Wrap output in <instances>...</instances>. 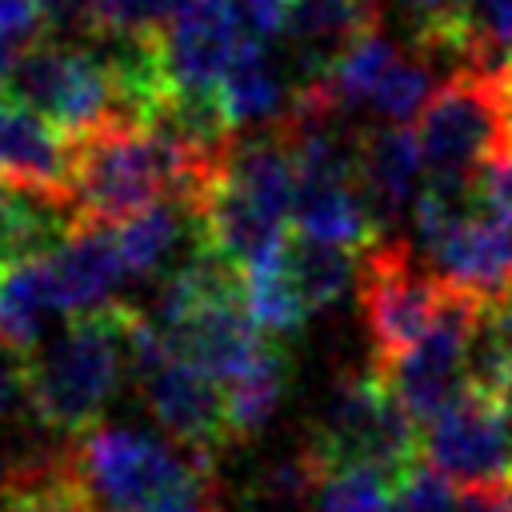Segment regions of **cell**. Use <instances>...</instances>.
<instances>
[{"instance_id": "6da1fadb", "label": "cell", "mask_w": 512, "mask_h": 512, "mask_svg": "<svg viewBox=\"0 0 512 512\" xmlns=\"http://www.w3.org/2000/svg\"><path fill=\"white\" fill-rule=\"evenodd\" d=\"M140 308L104 304L96 312H80L64 332L36 344L24 356L28 372V408L52 432L84 436L96 428V416L108 408L112 392L132 364Z\"/></svg>"}, {"instance_id": "7a4b0ae2", "label": "cell", "mask_w": 512, "mask_h": 512, "mask_svg": "<svg viewBox=\"0 0 512 512\" xmlns=\"http://www.w3.org/2000/svg\"><path fill=\"white\" fill-rule=\"evenodd\" d=\"M4 92L16 96L24 108L40 112L68 140L108 124L144 128V116L132 104L112 56L96 52V44H76L60 36L32 40L8 68Z\"/></svg>"}, {"instance_id": "3957f363", "label": "cell", "mask_w": 512, "mask_h": 512, "mask_svg": "<svg viewBox=\"0 0 512 512\" xmlns=\"http://www.w3.org/2000/svg\"><path fill=\"white\" fill-rule=\"evenodd\" d=\"M500 64L456 68L432 92L428 108L416 120L428 180L480 184V172L512 148V112Z\"/></svg>"}, {"instance_id": "277c9868", "label": "cell", "mask_w": 512, "mask_h": 512, "mask_svg": "<svg viewBox=\"0 0 512 512\" xmlns=\"http://www.w3.org/2000/svg\"><path fill=\"white\" fill-rule=\"evenodd\" d=\"M304 452L316 468H372L396 480L420 460V424L400 408L388 384L368 372L340 384Z\"/></svg>"}, {"instance_id": "5b68a950", "label": "cell", "mask_w": 512, "mask_h": 512, "mask_svg": "<svg viewBox=\"0 0 512 512\" xmlns=\"http://www.w3.org/2000/svg\"><path fill=\"white\" fill-rule=\"evenodd\" d=\"M360 312L372 348V372H388L440 316L448 284L432 264H420L404 240L368 244L360 272Z\"/></svg>"}, {"instance_id": "8992f818", "label": "cell", "mask_w": 512, "mask_h": 512, "mask_svg": "<svg viewBox=\"0 0 512 512\" xmlns=\"http://www.w3.org/2000/svg\"><path fill=\"white\" fill-rule=\"evenodd\" d=\"M132 372L144 388V404L176 444L212 456L232 440L224 384L200 372L196 364H188L184 356H176L164 344L156 320H148L144 312L132 336Z\"/></svg>"}, {"instance_id": "52a82bcc", "label": "cell", "mask_w": 512, "mask_h": 512, "mask_svg": "<svg viewBox=\"0 0 512 512\" xmlns=\"http://www.w3.org/2000/svg\"><path fill=\"white\" fill-rule=\"evenodd\" d=\"M420 460L460 492L512 480V392L472 384L420 428Z\"/></svg>"}, {"instance_id": "ba28073f", "label": "cell", "mask_w": 512, "mask_h": 512, "mask_svg": "<svg viewBox=\"0 0 512 512\" xmlns=\"http://www.w3.org/2000/svg\"><path fill=\"white\" fill-rule=\"evenodd\" d=\"M480 312H484L480 300L448 284V300L436 324L388 372H380L388 392L420 428L432 424L448 404H456L472 388V336H476Z\"/></svg>"}, {"instance_id": "9c48e42d", "label": "cell", "mask_w": 512, "mask_h": 512, "mask_svg": "<svg viewBox=\"0 0 512 512\" xmlns=\"http://www.w3.org/2000/svg\"><path fill=\"white\" fill-rule=\"evenodd\" d=\"M244 40H252V32L240 0H180L156 36L172 96L212 100Z\"/></svg>"}, {"instance_id": "30bf717a", "label": "cell", "mask_w": 512, "mask_h": 512, "mask_svg": "<svg viewBox=\"0 0 512 512\" xmlns=\"http://www.w3.org/2000/svg\"><path fill=\"white\" fill-rule=\"evenodd\" d=\"M428 252L440 280L452 284L456 292L480 300L484 308L512 300V216L488 208L484 196L480 208L468 212Z\"/></svg>"}, {"instance_id": "8fae6325", "label": "cell", "mask_w": 512, "mask_h": 512, "mask_svg": "<svg viewBox=\"0 0 512 512\" xmlns=\"http://www.w3.org/2000/svg\"><path fill=\"white\" fill-rule=\"evenodd\" d=\"M0 184L72 204V140L0 84Z\"/></svg>"}, {"instance_id": "7c38bea8", "label": "cell", "mask_w": 512, "mask_h": 512, "mask_svg": "<svg viewBox=\"0 0 512 512\" xmlns=\"http://www.w3.org/2000/svg\"><path fill=\"white\" fill-rule=\"evenodd\" d=\"M424 152L408 124H380L356 136V180L376 224L416 208L424 192Z\"/></svg>"}, {"instance_id": "4fadbf2b", "label": "cell", "mask_w": 512, "mask_h": 512, "mask_svg": "<svg viewBox=\"0 0 512 512\" xmlns=\"http://www.w3.org/2000/svg\"><path fill=\"white\" fill-rule=\"evenodd\" d=\"M292 224L300 236L340 244V248H368V244H376V228H380L360 192L356 172L300 176Z\"/></svg>"}, {"instance_id": "5bb4252c", "label": "cell", "mask_w": 512, "mask_h": 512, "mask_svg": "<svg viewBox=\"0 0 512 512\" xmlns=\"http://www.w3.org/2000/svg\"><path fill=\"white\" fill-rule=\"evenodd\" d=\"M48 260H52V276H56L64 312H72V316L116 304V288L128 276L112 228L80 224L56 252H48Z\"/></svg>"}, {"instance_id": "9a60e30c", "label": "cell", "mask_w": 512, "mask_h": 512, "mask_svg": "<svg viewBox=\"0 0 512 512\" xmlns=\"http://www.w3.org/2000/svg\"><path fill=\"white\" fill-rule=\"evenodd\" d=\"M380 24V4L376 0H296L284 36L300 60V80L328 76L336 56L368 28Z\"/></svg>"}, {"instance_id": "2e32d148", "label": "cell", "mask_w": 512, "mask_h": 512, "mask_svg": "<svg viewBox=\"0 0 512 512\" xmlns=\"http://www.w3.org/2000/svg\"><path fill=\"white\" fill-rule=\"evenodd\" d=\"M296 84L284 80L280 60L268 52V40H244V48L236 52L232 68L224 72L220 88H216V104L224 112V120L240 132L248 124H280L288 116Z\"/></svg>"}, {"instance_id": "e0dca14e", "label": "cell", "mask_w": 512, "mask_h": 512, "mask_svg": "<svg viewBox=\"0 0 512 512\" xmlns=\"http://www.w3.org/2000/svg\"><path fill=\"white\" fill-rule=\"evenodd\" d=\"M60 312L64 300L48 256L0 264V344L28 356L36 344H44V328Z\"/></svg>"}, {"instance_id": "ac0fdd59", "label": "cell", "mask_w": 512, "mask_h": 512, "mask_svg": "<svg viewBox=\"0 0 512 512\" xmlns=\"http://www.w3.org/2000/svg\"><path fill=\"white\" fill-rule=\"evenodd\" d=\"M0 512H100L88 496L72 452H44L8 464L0 480Z\"/></svg>"}, {"instance_id": "d6986e66", "label": "cell", "mask_w": 512, "mask_h": 512, "mask_svg": "<svg viewBox=\"0 0 512 512\" xmlns=\"http://www.w3.org/2000/svg\"><path fill=\"white\" fill-rule=\"evenodd\" d=\"M284 244L244 268V304H248L256 328L268 340H280V336L300 332L304 320L312 316L308 304H304V296H300V288H296V280H292V272H288Z\"/></svg>"}, {"instance_id": "ffe728a7", "label": "cell", "mask_w": 512, "mask_h": 512, "mask_svg": "<svg viewBox=\"0 0 512 512\" xmlns=\"http://www.w3.org/2000/svg\"><path fill=\"white\" fill-rule=\"evenodd\" d=\"M184 228H196L192 212L176 200H164V204H152L144 212H136L132 220L116 224V248H120V260H124V272L128 276H148L156 272L180 244Z\"/></svg>"}, {"instance_id": "44dd1931", "label": "cell", "mask_w": 512, "mask_h": 512, "mask_svg": "<svg viewBox=\"0 0 512 512\" xmlns=\"http://www.w3.org/2000/svg\"><path fill=\"white\" fill-rule=\"evenodd\" d=\"M400 56H404L400 44H396L380 24L368 28V32H360V36L336 56V64L328 68V84H332L336 100L344 104V112H348V108H368L372 96H376V88H380V80L388 76V68H392Z\"/></svg>"}, {"instance_id": "7402d4cb", "label": "cell", "mask_w": 512, "mask_h": 512, "mask_svg": "<svg viewBox=\"0 0 512 512\" xmlns=\"http://www.w3.org/2000/svg\"><path fill=\"white\" fill-rule=\"evenodd\" d=\"M284 260H288V272L308 304V312L332 304L348 284L352 276L360 272L352 264V248H340V244H324V240H308L300 232L288 236L284 244Z\"/></svg>"}, {"instance_id": "603a6c76", "label": "cell", "mask_w": 512, "mask_h": 512, "mask_svg": "<svg viewBox=\"0 0 512 512\" xmlns=\"http://www.w3.org/2000/svg\"><path fill=\"white\" fill-rule=\"evenodd\" d=\"M280 392H284V352L276 344H268L264 356L248 372H240L236 380L224 384L232 440H244V436L260 432L268 424V416L276 412Z\"/></svg>"}, {"instance_id": "cb8c5ba5", "label": "cell", "mask_w": 512, "mask_h": 512, "mask_svg": "<svg viewBox=\"0 0 512 512\" xmlns=\"http://www.w3.org/2000/svg\"><path fill=\"white\" fill-rule=\"evenodd\" d=\"M308 456V452H304ZM312 508L316 512H392V480L372 468H316Z\"/></svg>"}, {"instance_id": "d4e9b609", "label": "cell", "mask_w": 512, "mask_h": 512, "mask_svg": "<svg viewBox=\"0 0 512 512\" xmlns=\"http://www.w3.org/2000/svg\"><path fill=\"white\" fill-rule=\"evenodd\" d=\"M472 384L512 392V300L480 312L472 336Z\"/></svg>"}, {"instance_id": "484cf974", "label": "cell", "mask_w": 512, "mask_h": 512, "mask_svg": "<svg viewBox=\"0 0 512 512\" xmlns=\"http://www.w3.org/2000/svg\"><path fill=\"white\" fill-rule=\"evenodd\" d=\"M180 0H92V40H148Z\"/></svg>"}, {"instance_id": "4316f807", "label": "cell", "mask_w": 512, "mask_h": 512, "mask_svg": "<svg viewBox=\"0 0 512 512\" xmlns=\"http://www.w3.org/2000/svg\"><path fill=\"white\" fill-rule=\"evenodd\" d=\"M460 508H464L460 488L424 460H416L392 480V512H460Z\"/></svg>"}, {"instance_id": "83f0119b", "label": "cell", "mask_w": 512, "mask_h": 512, "mask_svg": "<svg viewBox=\"0 0 512 512\" xmlns=\"http://www.w3.org/2000/svg\"><path fill=\"white\" fill-rule=\"evenodd\" d=\"M40 28H48L44 0H0V36L24 44V40H40Z\"/></svg>"}, {"instance_id": "f1b7e54d", "label": "cell", "mask_w": 512, "mask_h": 512, "mask_svg": "<svg viewBox=\"0 0 512 512\" xmlns=\"http://www.w3.org/2000/svg\"><path fill=\"white\" fill-rule=\"evenodd\" d=\"M28 400V372H24V352L0 344V420L16 412V404Z\"/></svg>"}, {"instance_id": "f546056e", "label": "cell", "mask_w": 512, "mask_h": 512, "mask_svg": "<svg viewBox=\"0 0 512 512\" xmlns=\"http://www.w3.org/2000/svg\"><path fill=\"white\" fill-rule=\"evenodd\" d=\"M296 0H240V12H244V24L256 40H268L276 32H284L288 16H292Z\"/></svg>"}, {"instance_id": "4dcf8cb0", "label": "cell", "mask_w": 512, "mask_h": 512, "mask_svg": "<svg viewBox=\"0 0 512 512\" xmlns=\"http://www.w3.org/2000/svg\"><path fill=\"white\" fill-rule=\"evenodd\" d=\"M460 496H464L460 512H512V480L488 484V488H468Z\"/></svg>"}, {"instance_id": "1f68e13d", "label": "cell", "mask_w": 512, "mask_h": 512, "mask_svg": "<svg viewBox=\"0 0 512 512\" xmlns=\"http://www.w3.org/2000/svg\"><path fill=\"white\" fill-rule=\"evenodd\" d=\"M484 28H488V40H492L504 56H512V0H488Z\"/></svg>"}, {"instance_id": "d6a6232c", "label": "cell", "mask_w": 512, "mask_h": 512, "mask_svg": "<svg viewBox=\"0 0 512 512\" xmlns=\"http://www.w3.org/2000/svg\"><path fill=\"white\" fill-rule=\"evenodd\" d=\"M16 56H20V44H12L8 36H0V80L8 76V68L16 64Z\"/></svg>"}, {"instance_id": "836d02e7", "label": "cell", "mask_w": 512, "mask_h": 512, "mask_svg": "<svg viewBox=\"0 0 512 512\" xmlns=\"http://www.w3.org/2000/svg\"><path fill=\"white\" fill-rule=\"evenodd\" d=\"M508 64H512V56H508Z\"/></svg>"}]
</instances>
